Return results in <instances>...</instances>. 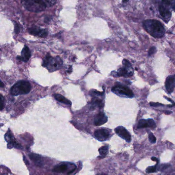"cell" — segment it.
<instances>
[{"label":"cell","instance_id":"6da1fadb","mask_svg":"<svg viewBox=\"0 0 175 175\" xmlns=\"http://www.w3.org/2000/svg\"><path fill=\"white\" fill-rule=\"evenodd\" d=\"M143 27L148 33L156 38H160L164 35L165 29L161 22L156 20H148L143 22Z\"/></svg>","mask_w":175,"mask_h":175},{"label":"cell","instance_id":"7a4b0ae2","mask_svg":"<svg viewBox=\"0 0 175 175\" xmlns=\"http://www.w3.org/2000/svg\"><path fill=\"white\" fill-rule=\"evenodd\" d=\"M32 85L26 80H21L12 87L10 89V94L13 96H18L20 95L27 94L31 91Z\"/></svg>","mask_w":175,"mask_h":175},{"label":"cell","instance_id":"3957f363","mask_svg":"<svg viewBox=\"0 0 175 175\" xmlns=\"http://www.w3.org/2000/svg\"><path fill=\"white\" fill-rule=\"evenodd\" d=\"M62 64L63 61L60 57H52L50 55H47L43 61L42 66L46 67L49 72H52L60 69Z\"/></svg>","mask_w":175,"mask_h":175},{"label":"cell","instance_id":"277c9868","mask_svg":"<svg viewBox=\"0 0 175 175\" xmlns=\"http://www.w3.org/2000/svg\"><path fill=\"white\" fill-rule=\"evenodd\" d=\"M21 3L28 11L39 13L47 8L43 0H21Z\"/></svg>","mask_w":175,"mask_h":175},{"label":"cell","instance_id":"5b68a950","mask_svg":"<svg viewBox=\"0 0 175 175\" xmlns=\"http://www.w3.org/2000/svg\"><path fill=\"white\" fill-rule=\"evenodd\" d=\"M111 90L115 94L122 97L132 98L134 96L131 89L120 83H117L116 84L112 87Z\"/></svg>","mask_w":175,"mask_h":175},{"label":"cell","instance_id":"8992f818","mask_svg":"<svg viewBox=\"0 0 175 175\" xmlns=\"http://www.w3.org/2000/svg\"><path fill=\"white\" fill-rule=\"evenodd\" d=\"M77 168L75 164L69 162H64L58 164L54 167L52 170L54 172L60 173H66L70 174L73 173Z\"/></svg>","mask_w":175,"mask_h":175},{"label":"cell","instance_id":"52a82bcc","mask_svg":"<svg viewBox=\"0 0 175 175\" xmlns=\"http://www.w3.org/2000/svg\"><path fill=\"white\" fill-rule=\"evenodd\" d=\"M111 131L106 128H101L97 129L94 133V136L99 141H105L109 140L111 136Z\"/></svg>","mask_w":175,"mask_h":175},{"label":"cell","instance_id":"ba28073f","mask_svg":"<svg viewBox=\"0 0 175 175\" xmlns=\"http://www.w3.org/2000/svg\"><path fill=\"white\" fill-rule=\"evenodd\" d=\"M5 140L7 142V148L9 149L11 148H15L18 149H22V146L18 142H17L16 140L15 139V137H13V135L12 134L11 131L9 129L7 132L6 133L5 135Z\"/></svg>","mask_w":175,"mask_h":175},{"label":"cell","instance_id":"9c48e42d","mask_svg":"<svg viewBox=\"0 0 175 175\" xmlns=\"http://www.w3.org/2000/svg\"><path fill=\"white\" fill-rule=\"evenodd\" d=\"M124 66L120 68L117 72H112L111 75L114 76L115 77H131L133 75V72L132 70V67L131 66H127L123 65Z\"/></svg>","mask_w":175,"mask_h":175},{"label":"cell","instance_id":"30bf717a","mask_svg":"<svg viewBox=\"0 0 175 175\" xmlns=\"http://www.w3.org/2000/svg\"><path fill=\"white\" fill-rule=\"evenodd\" d=\"M115 132L119 136L127 142L131 141V135L126 129L121 126H119L115 128Z\"/></svg>","mask_w":175,"mask_h":175},{"label":"cell","instance_id":"8fae6325","mask_svg":"<svg viewBox=\"0 0 175 175\" xmlns=\"http://www.w3.org/2000/svg\"><path fill=\"white\" fill-rule=\"evenodd\" d=\"M28 31L30 34L40 38H45L48 35V32L46 29H42L36 26L30 28Z\"/></svg>","mask_w":175,"mask_h":175},{"label":"cell","instance_id":"7c38bea8","mask_svg":"<svg viewBox=\"0 0 175 175\" xmlns=\"http://www.w3.org/2000/svg\"><path fill=\"white\" fill-rule=\"evenodd\" d=\"M156 127L155 121L151 119H141L139 122L138 124V128H143L149 127L152 129H154Z\"/></svg>","mask_w":175,"mask_h":175},{"label":"cell","instance_id":"4fadbf2b","mask_svg":"<svg viewBox=\"0 0 175 175\" xmlns=\"http://www.w3.org/2000/svg\"><path fill=\"white\" fill-rule=\"evenodd\" d=\"M159 12L162 18L165 22H168L171 18V11L168 8L165 7L163 5L159 6Z\"/></svg>","mask_w":175,"mask_h":175},{"label":"cell","instance_id":"5bb4252c","mask_svg":"<svg viewBox=\"0 0 175 175\" xmlns=\"http://www.w3.org/2000/svg\"><path fill=\"white\" fill-rule=\"evenodd\" d=\"M107 117L103 112H100L95 117L94 124L96 126H101L107 122Z\"/></svg>","mask_w":175,"mask_h":175},{"label":"cell","instance_id":"9a60e30c","mask_svg":"<svg viewBox=\"0 0 175 175\" xmlns=\"http://www.w3.org/2000/svg\"><path fill=\"white\" fill-rule=\"evenodd\" d=\"M175 87V75L168 76L165 81V88L168 93L173 92Z\"/></svg>","mask_w":175,"mask_h":175},{"label":"cell","instance_id":"2e32d148","mask_svg":"<svg viewBox=\"0 0 175 175\" xmlns=\"http://www.w3.org/2000/svg\"><path fill=\"white\" fill-rule=\"evenodd\" d=\"M31 57V52L27 46H24L21 52V56L17 57V59L18 60L27 62Z\"/></svg>","mask_w":175,"mask_h":175},{"label":"cell","instance_id":"e0dca14e","mask_svg":"<svg viewBox=\"0 0 175 175\" xmlns=\"http://www.w3.org/2000/svg\"><path fill=\"white\" fill-rule=\"evenodd\" d=\"M30 158L33 161L37 166H41L43 165V160L40 156L36 155L35 154H30Z\"/></svg>","mask_w":175,"mask_h":175},{"label":"cell","instance_id":"ac0fdd59","mask_svg":"<svg viewBox=\"0 0 175 175\" xmlns=\"http://www.w3.org/2000/svg\"><path fill=\"white\" fill-rule=\"evenodd\" d=\"M94 97V98L92 99V101L90 102V108L94 109L96 107H98L99 108L103 107V105L102 100L96 97Z\"/></svg>","mask_w":175,"mask_h":175},{"label":"cell","instance_id":"d6986e66","mask_svg":"<svg viewBox=\"0 0 175 175\" xmlns=\"http://www.w3.org/2000/svg\"><path fill=\"white\" fill-rule=\"evenodd\" d=\"M54 97L55 98V100H57L58 101L61 102L62 103L68 105H70L72 104L71 102L69 100L67 99V98H65L64 96L61 95L55 94L54 95Z\"/></svg>","mask_w":175,"mask_h":175},{"label":"cell","instance_id":"ffe728a7","mask_svg":"<svg viewBox=\"0 0 175 175\" xmlns=\"http://www.w3.org/2000/svg\"><path fill=\"white\" fill-rule=\"evenodd\" d=\"M100 156L98 157V158L102 159L105 158L107 156L109 153V145L103 146L101 148H100L99 149Z\"/></svg>","mask_w":175,"mask_h":175},{"label":"cell","instance_id":"44dd1931","mask_svg":"<svg viewBox=\"0 0 175 175\" xmlns=\"http://www.w3.org/2000/svg\"><path fill=\"white\" fill-rule=\"evenodd\" d=\"M169 9H175V0H162V4Z\"/></svg>","mask_w":175,"mask_h":175},{"label":"cell","instance_id":"7402d4cb","mask_svg":"<svg viewBox=\"0 0 175 175\" xmlns=\"http://www.w3.org/2000/svg\"><path fill=\"white\" fill-rule=\"evenodd\" d=\"M45 4L46 5L47 7H50L54 5L57 2V0H43Z\"/></svg>","mask_w":175,"mask_h":175},{"label":"cell","instance_id":"603a6c76","mask_svg":"<svg viewBox=\"0 0 175 175\" xmlns=\"http://www.w3.org/2000/svg\"><path fill=\"white\" fill-rule=\"evenodd\" d=\"M157 164H158V163H157ZM157 164L155 166H149L148 168H147V169L146 170V173L150 174L156 172L157 171Z\"/></svg>","mask_w":175,"mask_h":175},{"label":"cell","instance_id":"cb8c5ba5","mask_svg":"<svg viewBox=\"0 0 175 175\" xmlns=\"http://www.w3.org/2000/svg\"><path fill=\"white\" fill-rule=\"evenodd\" d=\"M90 92L93 97H101L104 95V92H100L96 90H91Z\"/></svg>","mask_w":175,"mask_h":175},{"label":"cell","instance_id":"d4e9b609","mask_svg":"<svg viewBox=\"0 0 175 175\" xmlns=\"http://www.w3.org/2000/svg\"><path fill=\"white\" fill-rule=\"evenodd\" d=\"M148 138H149V141L150 142H151V143H155L156 142V138L155 136L153 135V133H149Z\"/></svg>","mask_w":175,"mask_h":175},{"label":"cell","instance_id":"484cf974","mask_svg":"<svg viewBox=\"0 0 175 175\" xmlns=\"http://www.w3.org/2000/svg\"><path fill=\"white\" fill-rule=\"evenodd\" d=\"M156 52V48H155V47H152L151 48L149 49L148 51V55H153V54H155Z\"/></svg>","mask_w":175,"mask_h":175},{"label":"cell","instance_id":"4316f807","mask_svg":"<svg viewBox=\"0 0 175 175\" xmlns=\"http://www.w3.org/2000/svg\"><path fill=\"white\" fill-rule=\"evenodd\" d=\"M170 164H163V165H161L160 166H159V170L163 171V170H165L167 168L170 167Z\"/></svg>","mask_w":175,"mask_h":175},{"label":"cell","instance_id":"83f0119b","mask_svg":"<svg viewBox=\"0 0 175 175\" xmlns=\"http://www.w3.org/2000/svg\"><path fill=\"white\" fill-rule=\"evenodd\" d=\"M14 25H15V32L16 34H18L20 32V27L18 25V24H17V23H14Z\"/></svg>","mask_w":175,"mask_h":175},{"label":"cell","instance_id":"f1b7e54d","mask_svg":"<svg viewBox=\"0 0 175 175\" xmlns=\"http://www.w3.org/2000/svg\"><path fill=\"white\" fill-rule=\"evenodd\" d=\"M1 110L2 111L3 109V106H4V104H3V102H4V99H3V97L2 96V95H1Z\"/></svg>","mask_w":175,"mask_h":175},{"label":"cell","instance_id":"f546056e","mask_svg":"<svg viewBox=\"0 0 175 175\" xmlns=\"http://www.w3.org/2000/svg\"><path fill=\"white\" fill-rule=\"evenodd\" d=\"M150 105H151V106H154V107L163 106V105L159 103H153V102H151Z\"/></svg>","mask_w":175,"mask_h":175},{"label":"cell","instance_id":"4dcf8cb0","mask_svg":"<svg viewBox=\"0 0 175 175\" xmlns=\"http://www.w3.org/2000/svg\"><path fill=\"white\" fill-rule=\"evenodd\" d=\"M151 160L153 161H157V162L158 161V159L156 158H155V157H152V158H151Z\"/></svg>","mask_w":175,"mask_h":175},{"label":"cell","instance_id":"1f68e13d","mask_svg":"<svg viewBox=\"0 0 175 175\" xmlns=\"http://www.w3.org/2000/svg\"><path fill=\"white\" fill-rule=\"evenodd\" d=\"M165 114H171L172 112H171V111H166V112H165Z\"/></svg>","mask_w":175,"mask_h":175},{"label":"cell","instance_id":"d6a6232c","mask_svg":"<svg viewBox=\"0 0 175 175\" xmlns=\"http://www.w3.org/2000/svg\"><path fill=\"white\" fill-rule=\"evenodd\" d=\"M4 86V84H3V83L2 82V81H1V87H3Z\"/></svg>","mask_w":175,"mask_h":175},{"label":"cell","instance_id":"836d02e7","mask_svg":"<svg viewBox=\"0 0 175 175\" xmlns=\"http://www.w3.org/2000/svg\"><path fill=\"white\" fill-rule=\"evenodd\" d=\"M129 0H122V2L123 3H127Z\"/></svg>","mask_w":175,"mask_h":175}]
</instances>
